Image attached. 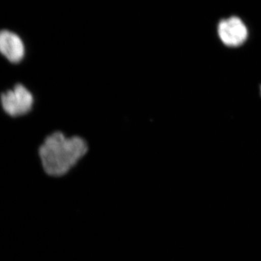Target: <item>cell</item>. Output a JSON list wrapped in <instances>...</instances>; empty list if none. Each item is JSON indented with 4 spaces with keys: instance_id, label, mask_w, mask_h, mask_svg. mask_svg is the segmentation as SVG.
Returning a JSON list of instances; mask_svg holds the SVG:
<instances>
[{
    "instance_id": "obj_1",
    "label": "cell",
    "mask_w": 261,
    "mask_h": 261,
    "mask_svg": "<svg viewBox=\"0 0 261 261\" xmlns=\"http://www.w3.org/2000/svg\"><path fill=\"white\" fill-rule=\"evenodd\" d=\"M87 149V143L81 137H66L61 132H56L44 140L39 153L45 172L61 176L85 155Z\"/></svg>"
},
{
    "instance_id": "obj_2",
    "label": "cell",
    "mask_w": 261,
    "mask_h": 261,
    "mask_svg": "<svg viewBox=\"0 0 261 261\" xmlns=\"http://www.w3.org/2000/svg\"><path fill=\"white\" fill-rule=\"evenodd\" d=\"M1 103L5 112L10 116L17 117L27 114L32 110L34 97L22 84L2 94Z\"/></svg>"
},
{
    "instance_id": "obj_3",
    "label": "cell",
    "mask_w": 261,
    "mask_h": 261,
    "mask_svg": "<svg viewBox=\"0 0 261 261\" xmlns=\"http://www.w3.org/2000/svg\"><path fill=\"white\" fill-rule=\"evenodd\" d=\"M220 40L228 47H238L246 42L248 30L241 19L238 17L224 19L218 25Z\"/></svg>"
},
{
    "instance_id": "obj_4",
    "label": "cell",
    "mask_w": 261,
    "mask_h": 261,
    "mask_svg": "<svg viewBox=\"0 0 261 261\" xmlns=\"http://www.w3.org/2000/svg\"><path fill=\"white\" fill-rule=\"evenodd\" d=\"M0 53L12 63L23 59L25 47L23 41L15 33L3 30L0 32Z\"/></svg>"
},
{
    "instance_id": "obj_5",
    "label": "cell",
    "mask_w": 261,
    "mask_h": 261,
    "mask_svg": "<svg viewBox=\"0 0 261 261\" xmlns=\"http://www.w3.org/2000/svg\"><path fill=\"white\" fill-rule=\"evenodd\" d=\"M260 94H261V87H260Z\"/></svg>"
}]
</instances>
